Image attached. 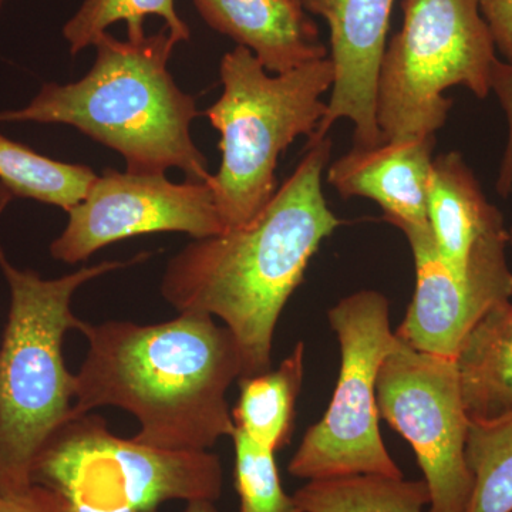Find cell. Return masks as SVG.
<instances>
[{"label":"cell","instance_id":"cell-1","mask_svg":"<svg viewBox=\"0 0 512 512\" xmlns=\"http://www.w3.org/2000/svg\"><path fill=\"white\" fill-rule=\"evenodd\" d=\"M332 146L328 136L309 138L301 163L255 220L192 239L165 268V301L221 319L241 350L242 377L271 370L276 323L313 255L343 225L322 188Z\"/></svg>","mask_w":512,"mask_h":512},{"label":"cell","instance_id":"cell-2","mask_svg":"<svg viewBox=\"0 0 512 512\" xmlns=\"http://www.w3.org/2000/svg\"><path fill=\"white\" fill-rule=\"evenodd\" d=\"M73 417L113 406L133 414L144 446L208 451L232 437L229 387L242 377L237 339L207 313L156 325L107 320L87 326Z\"/></svg>","mask_w":512,"mask_h":512},{"label":"cell","instance_id":"cell-3","mask_svg":"<svg viewBox=\"0 0 512 512\" xmlns=\"http://www.w3.org/2000/svg\"><path fill=\"white\" fill-rule=\"evenodd\" d=\"M178 40L164 28L138 40L104 33L79 82L46 83L28 106L0 111V123L63 124L117 151L133 174L183 171L207 183L208 160L192 140L197 101L168 72Z\"/></svg>","mask_w":512,"mask_h":512},{"label":"cell","instance_id":"cell-4","mask_svg":"<svg viewBox=\"0 0 512 512\" xmlns=\"http://www.w3.org/2000/svg\"><path fill=\"white\" fill-rule=\"evenodd\" d=\"M104 261L57 279L15 268L0 249V268L8 281V323L0 346V495L32 484L40 451L73 417L76 377L67 370L62 345L70 330L89 323L72 311L84 284L117 269L146 261Z\"/></svg>","mask_w":512,"mask_h":512},{"label":"cell","instance_id":"cell-5","mask_svg":"<svg viewBox=\"0 0 512 512\" xmlns=\"http://www.w3.org/2000/svg\"><path fill=\"white\" fill-rule=\"evenodd\" d=\"M220 76L224 90L204 114L220 131L222 157L207 183L229 229L255 220L274 198L279 157L296 138L318 131L335 72L328 56L272 74L237 46L222 57Z\"/></svg>","mask_w":512,"mask_h":512},{"label":"cell","instance_id":"cell-6","mask_svg":"<svg viewBox=\"0 0 512 512\" xmlns=\"http://www.w3.org/2000/svg\"><path fill=\"white\" fill-rule=\"evenodd\" d=\"M402 8L377 84L384 141L436 137L453 107L444 92L460 86L485 99L500 60L477 0H403Z\"/></svg>","mask_w":512,"mask_h":512},{"label":"cell","instance_id":"cell-7","mask_svg":"<svg viewBox=\"0 0 512 512\" xmlns=\"http://www.w3.org/2000/svg\"><path fill=\"white\" fill-rule=\"evenodd\" d=\"M32 483L62 494L76 512H157L168 501L218 500L222 466L210 451L121 439L90 412L66 421L47 441Z\"/></svg>","mask_w":512,"mask_h":512},{"label":"cell","instance_id":"cell-8","mask_svg":"<svg viewBox=\"0 0 512 512\" xmlns=\"http://www.w3.org/2000/svg\"><path fill=\"white\" fill-rule=\"evenodd\" d=\"M328 319L340 348L338 383L288 471L308 481L353 474L403 477L384 446L376 399L380 366L396 342L390 303L377 291L352 293L329 309Z\"/></svg>","mask_w":512,"mask_h":512},{"label":"cell","instance_id":"cell-9","mask_svg":"<svg viewBox=\"0 0 512 512\" xmlns=\"http://www.w3.org/2000/svg\"><path fill=\"white\" fill-rule=\"evenodd\" d=\"M377 409L409 441L430 491V512H466L470 417L456 359L412 348L396 335L376 382Z\"/></svg>","mask_w":512,"mask_h":512},{"label":"cell","instance_id":"cell-10","mask_svg":"<svg viewBox=\"0 0 512 512\" xmlns=\"http://www.w3.org/2000/svg\"><path fill=\"white\" fill-rule=\"evenodd\" d=\"M67 214L69 221L50 245V254L69 265L138 235L184 232L202 239L225 231L210 184H175L165 174L120 173L113 168L97 175L86 197Z\"/></svg>","mask_w":512,"mask_h":512},{"label":"cell","instance_id":"cell-11","mask_svg":"<svg viewBox=\"0 0 512 512\" xmlns=\"http://www.w3.org/2000/svg\"><path fill=\"white\" fill-rule=\"evenodd\" d=\"M406 235L416 266V288L402 325L394 333L412 348L456 359L458 350L481 318L511 301L508 229H494L471 261L470 275L458 279L437 252L429 224L407 225Z\"/></svg>","mask_w":512,"mask_h":512},{"label":"cell","instance_id":"cell-12","mask_svg":"<svg viewBox=\"0 0 512 512\" xmlns=\"http://www.w3.org/2000/svg\"><path fill=\"white\" fill-rule=\"evenodd\" d=\"M302 5L328 23L335 72L328 110L312 137L328 136L333 124L345 119L355 126L353 147L380 146L377 84L394 0H302Z\"/></svg>","mask_w":512,"mask_h":512},{"label":"cell","instance_id":"cell-13","mask_svg":"<svg viewBox=\"0 0 512 512\" xmlns=\"http://www.w3.org/2000/svg\"><path fill=\"white\" fill-rule=\"evenodd\" d=\"M434 147L436 137L353 147L329 165V184L340 197L375 201L394 227L429 224L427 192Z\"/></svg>","mask_w":512,"mask_h":512},{"label":"cell","instance_id":"cell-14","mask_svg":"<svg viewBox=\"0 0 512 512\" xmlns=\"http://www.w3.org/2000/svg\"><path fill=\"white\" fill-rule=\"evenodd\" d=\"M204 22L281 74L328 57L301 0H192Z\"/></svg>","mask_w":512,"mask_h":512},{"label":"cell","instance_id":"cell-15","mask_svg":"<svg viewBox=\"0 0 512 512\" xmlns=\"http://www.w3.org/2000/svg\"><path fill=\"white\" fill-rule=\"evenodd\" d=\"M427 221L440 258L458 279L470 275L471 259L484 238L505 225L503 214L487 201L476 175L457 151L434 157Z\"/></svg>","mask_w":512,"mask_h":512},{"label":"cell","instance_id":"cell-16","mask_svg":"<svg viewBox=\"0 0 512 512\" xmlns=\"http://www.w3.org/2000/svg\"><path fill=\"white\" fill-rule=\"evenodd\" d=\"M470 421L512 416V303L494 306L464 340L456 356Z\"/></svg>","mask_w":512,"mask_h":512},{"label":"cell","instance_id":"cell-17","mask_svg":"<svg viewBox=\"0 0 512 512\" xmlns=\"http://www.w3.org/2000/svg\"><path fill=\"white\" fill-rule=\"evenodd\" d=\"M303 353L305 345L299 342L278 369L238 380L239 399L232 410L235 427L274 451L291 440L303 382Z\"/></svg>","mask_w":512,"mask_h":512},{"label":"cell","instance_id":"cell-18","mask_svg":"<svg viewBox=\"0 0 512 512\" xmlns=\"http://www.w3.org/2000/svg\"><path fill=\"white\" fill-rule=\"evenodd\" d=\"M293 500L301 512H426L430 491L424 480L353 474L308 481Z\"/></svg>","mask_w":512,"mask_h":512},{"label":"cell","instance_id":"cell-19","mask_svg":"<svg viewBox=\"0 0 512 512\" xmlns=\"http://www.w3.org/2000/svg\"><path fill=\"white\" fill-rule=\"evenodd\" d=\"M97 174L36 153L0 134V184L12 195L70 211L86 197Z\"/></svg>","mask_w":512,"mask_h":512},{"label":"cell","instance_id":"cell-20","mask_svg":"<svg viewBox=\"0 0 512 512\" xmlns=\"http://www.w3.org/2000/svg\"><path fill=\"white\" fill-rule=\"evenodd\" d=\"M466 460L473 476L466 512H512V416L471 421Z\"/></svg>","mask_w":512,"mask_h":512},{"label":"cell","instance_id":"cell-21","mask_svg":"<svg viewBox=\"0 0 512 512\" xmlns=\"http://www.w3.org/2000/svg\"><path fill=\"white\" fill-rule=\"evenodd\" d=\"M147 16H160L178 42L190 40L191 30L175 10L174 0H84L63 26V37L73 56L96 45L99 37L119 22L126 23L127 39H143Z\"/></svg>","mask_w":512,"mask_h":512},{"label":"cell","instance_id":"cell-22","mask_svg":"<svg viewBox=\"0 0 512 512\" xmlns=\"http://www.w3.org/2000/svg\"><path fill=\"white\" fill-rule=\"evenodd\" d=\"M235 485L241 512H301L282 488L275 451L235 427Z\"/></svg>","mask_w":512,"mask_h":512},{"label":"cell","instance_id":"cell-23","mask_svg":"<svg viewBox=\"0 0 512 512\" xmlns=\"http://www.w3.org/2000/svg\"><path fill=\"white\" fill-rule=\"evenodd\" d=\"M491 92L500 101L501 109L508 124L507 143H505L500 171H498V195L507 198L512 194V64L498 60L491 76Z\"/></svg>","mask_w":512,"mask_h":512},{"label":"cell","instance_id":"cell-24","mask_svg":"<svg viewBox=\"0 0 512 512\" xmlns=\"http://www.w3.org/2000/svg\"><path fill=\"white\" fill-rule=\"evenodd\" d=\"M0 512H76L62 494L32 483L15 493L0 495Z\"/></svg>","mask_w":512,"mask_h":512},{"label":"cell","instance_id":"cell-25","mask_svg":"<svg viewBox=\"0 0 512 512\" xmlns=\"http://www.w3.org/2000/svg\"><path fill=\"white\" fill-rule=\"evenodd\" d=\"M504 62L512 64V0H477Z\"/></svg>","mask_w":512,"mask_h":512},{"label":"cell","instance_id":"cell-26","mask_svg":"<svg viewBox=\"0 0 512 512\" xmlns=\"http://www.w3.org/2000/svg\"><path fill=\"white\" fill-rule=\"evenodd\" d=\"M184 512H218L215 508L214 501L197 500L190 501Z\"/></svg>","mask_w":512,"mask_h":512},{"label":"cell","instance_id":"cell-27","mask_svg":"<svg viewBox=\"0 0 512 512\" xmlns=\"http://www.w3.org/2000/svg\"><path fill=\"white\" fill-rule=\"evenodd\" d=\"M508 235H510V245H512V225L511 228L508 229Z\"/></svg>","mask_w":512,"mask_h":512},{"label":"cell","instance_id":"cell-28","mask_svg":"<svg viewBox=\"0 0 512 512\" xmlns=\"http://www.w3.org/2000/svg\"><path fill=\"white\" fill-rule=\"evenodd\" d=\"M3 3H5V0H0V9H2Z\"/></svg>","mask_w":512,"mask_h":512},{"label":"cell","instance_id":"cell-29","mask_svg":"<svg viewBox=\"0 0 512 512\" xmlns=\"http://www.w3.org/2000/svg\"><path fill=\"white\" fill-rule=\"evenodd\" d=\"M301 2H302V0H301Z\"/></svg>","mask_w":512,"mask_h":512}]
</instances>
